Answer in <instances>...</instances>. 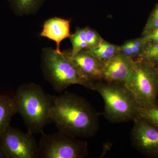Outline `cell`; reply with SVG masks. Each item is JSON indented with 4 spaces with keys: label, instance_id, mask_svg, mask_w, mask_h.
Returning <instances> with one entry per match:
<instances>
[{
    "label": "cell",
    "instance_id": "obj_11",
    "mask_svg": "<svg viewBox=\"0 0 158 158\" xmlns=\"http://www.w3.org/2000/svg\"><path fill=\"white\" fill-rule=\"evenodd\" d=\"M70 21L60 17H53L46 21L40 36L54 40L56 43V50L61 52L60 44L62 40L69 37Z\"/></svg>",
    "mask_w": 158,
    "mask_h": 158
},
{
    "label": "cell",
    "instance_id": "obj_2",
    "mask_svg": "<svg viewBox=\"0 0 158 158\" xmlns=\"http://www.w3.org/2000/svg\"><path fill=\"white\" fill-rule=\"evenodd\" d=\"M13 97L17 113L28 130L34 134L43 132L52 122L51 111L55 96L46 93L40 85L30 83L20 86Z\"/></svg>",
    "mask_w": 158,
    "mask_h": 158
},
{
    "label": "cell",
    "instance_id": "obj_4",
    "mask_svg": "<svg viewBox=\"0 0 158 158\" xmlns=\"http://www.w3.org/2000/svg\"><path fill=\"white\" fill-rule=\"evenodd\" d=\"M91 90L98 92L104 102V115L113 123L134 120L139 106L124 83L102 81L94 82Z\"/></svg>",
    "mask_w": 158,
    "mask_h": 158
},
{
    "label": "cell",
    "instance_id": "obj_20",
    "mask_svg": "<svg viewBox=\"0 0 158 158\" xmlns=\"http://www.w3.org/2000/svg\"><path fill=\"white\" fill-rule=\"evenodd\" d=\"M119 50L122 53L127 56L131 57L134 60V55L129 41H126L122 45L119 46Z\"/></svg>",
    "mask_w": 158,
    "mask_h": 158
},
{
    "label": "cell",
    "instance_id": "obj_6",
    "mask_svg": "<svg viewBox=\"0 0 158 158\" xmlns=\"http://www.w3.org/2000/svg\"><path fill=\"white\" fill-rule=\"evenodd\" d=\"M38 149L40 158H84L88 155L86 141L59 131L49 135L41 133Z\"/></svg>",
    "mask_w": 158,
    "mask_h": 158
},
{
    "label": "cell",
    "instance_id": "obj_13",
    "mask_svg": "<svg viewBox=\"0 0 158 158\" xmlns=\"http://www.w3.org/2000/svg\"><path fill=\"white\" fill-rule=\"evenodd\" d=\"M45 0H10L15 11L18 14H34L42 6Z\"/></svg>",
    "mask_w": 158,
    "mask_h": 158
},
{
    "label": "cell",
    "instance_id": "obj_23",
    "mask_svg": "<svg viewBox=\"0 0 158 158\" xmlns=\"http://www.w3.org/2000/svg\"><path fill=\"white\" fill-rule=\"evenodd\" d=\"M155 67L156 70L157 72V73L158 74V64H156V65H154Z\"/></svg>",
    "mask_w": 158,
    "mask_h": 158
},
{
    "label": "cell",
    "instance_id": "obj_17",
    "mask_svg": "<svg viewBox=\"0 0 158 158\" xmlns=\"http://www.w3.org/2000/svg\"><path fill=\"white\" fill-rule=\"evenodd\" d=\"M137 117L142 118L158 128V106L150 107H138Z\"/></svg>",
    "mask_w": 158,
    "mask_h": 158
},
{
    "label": "cell",
    "instance_id": "obj_16",
    "mask_svg": "<svg viewBox=\"0 0 158 158\" xmlns=\"http://www.w3.org/2000/svg\"><path fill=\"white\" fill-rule=\"evenodd\" d=\"M149 62L154 65L158 64V43L147 42L135 61Z\"/></svg>",
    "mask_w": 158,
    "mask_h": 158
},
{
    "label": "cell",
    "instance_id": "obj_14",
    "mask_svg": "<svg viewBox=\"0 0 158 158\" xmlns=\"http://www.w3.org/2000/svg\"><path fill=\"white\" fill-rule=\"evenodd\" d=\"M119 49L118 46L108 42L103 39L98 47L89 50L100 60L105 63L118 52Z\"/></svg>",
    "mask_w": 158,
    "mask_h": 158
},
{
    "label": "cell",
    "instance_id": "obj_12",
    "mask_svg": "<svg viewBox=\"0 0 158 158\" xmlns=\"http://www.w3.org/2000/svg\"><path fill=\"white\" fill-rule=\"evenodd\" d=\"M17 113L13 97L0 94V135L10 126L11 118Z\"/></svg>",
    "mask_w": 158,
    "mask_h": 158
},
{
    "label": "cell",
    "instance_id": "obj_3",
    "mask_svg": "<svg viewBox=\"0 0 158 158\" xmlns=\"http://www.w3.org/2000/svg\"><path fill=\"white\" fill-rule=\"evenodd\" d=\"M41 66L45 79L59 93L73 85L91 89L92 84L82 77L69 53L58 52L51 48H44Z\"/></svg>",
    "mask_w": 158,
    "mask_h": 158
},
{
    "label": "cell",
    "instance_id": "obj_24",
    "mask_svg": "<svg viewBox=\"0 0 158 158\" xmlns=\"http://www.w3.org/2000/svg\"><path fill=\"white\" fill-rule=\"evenodd\" d=\"M157 7V9H158V6H157V7Z\"/></svg>",
    "mask_w": 158,
    "mask_h": 158
},
{
    "label": "cell",
    "instance_id": "obj_5",
    "mask_svg": "<svg viewBox=\"0 0 158 158\" xmlns=\"http://www.w3.org/2000/svg\"><path fill=\"white\" fill-rule=\"evenodd\" d=\"M124 84L139 107L158 106V74L153 64L135 61L134 71Z\"/></svg>",
    "mask_w": 158,
    "mask_h": 158
},
{
    "label": "cell",
    "instance_id": "obj_15",
    "mask_svg": "<svg viewBox=\"0 0 158 158\" xmlns=\"http://www.w3.org/2000/svg\"><path fill=\"white\" fill-rule=\"evenodd\" d=\"M72 44V50L69 53L71 57H73L84 49H87L86 41V30L85 28H77L74 34L69 37Z\"/></svg>",
    "mask_w": 158,
    "mask_h": 158
},
{
    "label": "cell",
    "instance_id": "obj_19",
    "mask_svg": "<svg viewBox=\"0 0 158 158\" xmlns=\"http://www.w3.org/2000/svg\"><path fill=\"white\" fill-rule=\"evenodd\" d=\"M158 28V9L156 8L151 15L143 33V35H147Z\"/></svg>",
    "mask_w": 158,
    "mask_h": 158
},
{
    "label": "cell",
    "instance_id": "obj_8",
    "mask_svg": "<svg viewBox=\"0 0 158 158\" xmlns=\"http://www.w3.org/2000/svg\"><path fill=\"white\" fill-rule=\"evenodd\" d=\"M133 121L131 132L133 145L146 155L158 157V128L138 117Z\"/></svg>",
    "mask_w": 158,
    "mask_h": 158
},
{
    "label": "cell",
    "instance_id": "obj_21",
    "mask_svg": "<svg viewBox=\"0 0 158 158\" xmlns=\"http://www.w3.org/2000/svg\"><path fill=\"white\" fill-rule=\"evenodd\" d=\"M148 34V35H152V36H157V35H158V28L156 29V30L153 31L152 33ZM148 34H147V35H148Z\"/></svg>",
    "mask_w": 158,
    "mask_h": 158
},
{
    "label": "cell",
    "instance_id": "obj_18",
    "mask_svg": "<svg viewBox=\"0 0 158 158\" xmlns=\"http://www.w3.org/2000/svg\"><path fill=\"white\" fill-rule=\"evenodd\" d=\"M85 30L87 49H91L98 47L103 39L98 32L88 27H85Z\"/></svg>",
    "mask_w": 158,
    "mask_h": 158
},
{
    "label": "cell",
    "instance_id": "obj_7",
    "mask_svg": "<svg viewBox=\"0 0 158 158\" xmlns=\"http://www.w3.org/2000/svg\"><path fill=\"white\" fill-rule=\"evenodd\" d=\"M34 134L9 126L0 135V147L6 158H37L38 145Z\"/></svg>",
    "mask_w": 158,
    "mask_h": 158
},
{
    "label": "cell",
    "instance_id": "obj_10",
    "mask_svg": "<svg viewBox=\"0 0 158 158\" xmlns=\"http://www.w3.org/2000/svg\"><path fill=\"white\" fill-rule=\"evenodd\" d=\"M135 61L119 52L105 62L103 80L108 82L125 83L131 75Z\"/></svg>",
    "mask_w": 158,
    "mask_h": 158
},
{
    "label": "cell",
    "instance_id": "obj_22",
    "mask_svg": "<svg viewBox=\"0 0 158 158\" xmlns=\"http://www.w3.org/2000/svg\"><path fill=\"white\" fill-rule=\"evenodd\" d=\"M0 158H6L4 152L1 147H0Z\"/></svg>",
    "mask_w": 158,
    "mask_h": 158
},
{
    "label": "cell",
    "instance_id": "obj_1",
    "mask_svg": "<svg viewBox=\"0 0 158 158\" xmlns=\"http://www.w3.org/2000/svg\"><path fill=\"white\" fill-rule=\"evenodd\" d=\"M51 118L59 131L76 138L92 137L98 129L94 108L85 99L70 92L55 96Z\"/></svg>",
    "mask_w": 158,
    "mask_h": 158
},
{
    "label": "cell",
    "instance_id": "obj_9",
    "mask_svg": "<svg viewBox=\"0 0 158 158\" xmlns=\"http://www.w3.org/2000/svg\"><path fill=\"white\" fill-rule=\"evenodd\" d=\"M71 57L82 77L92 84L103 80L105 63L88 49H84Z\"/></svg>",
    "mask_w": 158,
    "mask_h": 158
}]
</instances>
